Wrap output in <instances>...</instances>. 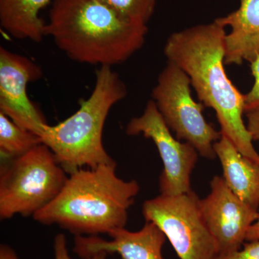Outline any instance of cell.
I'll list each match as a JSON object with an SVG mask.
<instances>
[{
    "instance_id": "1",
    "label": "cell",
    "mask_w": 259,
    "mask_h": 259,
    "mask_svg": "<svg viewBox=\"0 0 259 259\" xmlns=\"http://www.w3.org/2000/svg\"><path fill=\"white\" fill-rule=\"evenodd\" d=\"M225 28L214 20L172 33L165 44L164 54L188 75L204 106L215 112L221 134L243 156L259 164V154L243 119L244 95L225 70Z\"/></svg>"
},
{
    "instance_id": "2",
    "label": "cell",
    "mask_w": 259,
    "mask_h": 259,
    "mask_svg": "<svg viewBox=\"0 0 259 259\" xmlns=\"http://www.w3.org/2000/svg\"><path fill=\"white\" fill-rule=\"evenodd\" d=\"M147 25L117 13L102 0H54L46 36L76 62L122 64L144 46Z\"/></svg>"
},
{
    "instance_id": "3",
    "label": "cell",
    "mask_w": 259,
    "mask_h": 259,
    "mask_svg": "<svg viewBox=\"0 0 259 259\" xmlns=\"http://www.w3.org/2000/svg\"><path fill=\"white\" fill-rule=\"evenodd\" d=\"M140 191L136 180L117 177L116 163L81 168L69 175L59 195L35 213V221L57 225L76 236H97L125 228Z\"/></svg>"
},
{
    "instance_id": "4",
    "label": "cell",
    "mask_w": 259,
    "mask_h": 259,
    "mask_svg": "<svg viewBox=\"0 0 259 259\" xmlns=\"http://www.w3.org/2000/svg\"><path fill=\"white\" fill-rule=\"evenodd\" d=\"M127 88L111 66L96 71L95 88L77 111L56 125H48L40 136L68 175L81 168H95L115 162L102 142L109 112L127 95Z\"/></svg>"
},
{
    "instance_id": "5",
    "label": "cell",
    "mask_w": 259,
    "mask_h": 259,
    "mask_svg": "<svg viewBox=\"0 0 259 259\" xmlns=\"http://www.w3.org/2000/svg\"><path fill=\"white\" fill-rule=\"evenodd\" d=\"M67 175L44 144L8 160L0 171V218L33 216L59 195Z\"/></svg>"
},
{
    "instance_id": "6",
    "label": "cell",
    "mask_w": 259,
    "mask_h": 259,
    "mask_svg": "<svg viewBox=\"0 0 259 259\" xmlns=\"http://www.w3.org/2000/svg\"><path fill=\"white\" fill-rule=\"evenodd\" d=\"M191 86L185 71L168 61L153 88V100L177 139L192 145L202 157L214 159L213 145L222 134L206 121L202 114L204 105L194 101Z\"/></svg>"
},
{
    "instance_id": "7",
    "label": "cell",
    "mask_w": 259,
    "mask_h": 259,
    "mask_svg": "<svg viewBox=\"0 0 259 259\" xmlns=\"http://www.w3.org/2000/svg\"><path fill=\"white\" fill-rule=\"evenodd\" d=\"M193 191L178 195L160 194L143 204L146 222L164 233L180 259H214L217 243L204 221Z\"/></svg>"
},
{
    "instance_id": "8",
    "label": "cell",
    "mask_w": 259,
    "mask_h": 259,
    "mask_svg": "<svg viewBox=\"0 0 259 259\" xmlns=\"http://www.w3.org/2000/svg\"><path fill=\"white\" fill-rule=\"evenodd\" d=\"M125 131L129 136L142 134L156 145L163 163L159 177L161 194L178 195L192 191L191 175L199 153L192 145L173 137L153 100L147 102L142 115L130 120Z\"/></svg>"
},
{
    "instance_id": "9",
    "label": "cell",
    "mask_w": 259,
    "mask_h": 259,
    "mask_svg": "<svg viewBox=\"0 0 259 259\" xmlns=\"http://www.w3.org/2000/svg\"><path fill=\"white\" fill-rule=\"evenodd\" d=\"M42 76V69L36 63L0 48V112L39 137L49 124L29 98L27 88Z\"/></svg>"
},
{
    "instance_id": "10",
    "label": "cell",
    "mask_w": 259,
    "mask_h": 259,
    "mask_svg": "<svg viewBox=\"0 0 259 259\" xmlns=\"http://www.w3.org/2000/svg\"><path fill=\"white\" fill-rule=\"evenodd\" d=\"M207 228L217 243L219 254L241 249L250 227L258 218L250 207L227 185L222 177H213L208 195L199 201Z\"/></svg>"
},
{
    "instance_id": "11",
    "label": "cell",
    "mask_w": 259,
    "mask_h": 259,
    "mask_svg": "<svg viewBox=\"0 0 259 259\" xmlns=\"http://www.w3.org/2000/svg\"><path fill=\"white\" fill-rule=\"evenodd\" d=\"M108 235L112 238L110 241L97 236H76L74 251L83 259L100 252L107 254L117 253L122 259H163L162 248L167 238L153 223L146 222L139 231L122 228Z\"/></svg>"
},
{
    "instance_id": "12",
    "label": "cell",
    "mask_w": 259,
    "mask_h": 259,
    "mask_svg": "<svg viewBox=\"0 0 259 259\" xmlns=\"http://www.w3.org/2000/svg\"><path fill=\"white\" fill-rule=\"evenodd\" d=\"M215 21L231 28L225 38V64L251 63L259 56V0H241L238 9Z\"/></svg>"
},
{
    "instance_id": "13",
    "label": "cell",
    "mask_w": 259,
    "mask_h": 259,
    "mask_svg": "<svg viewBox=\"0 0 259 259\" xmlns=\"http://www.w3.org/2000/svg\"><path fill=\"white\" fill-rule=\"evenodd\" d=\"M213 148L222 166L227 185L245 203L258 210V163L243 156L225 135L222 134Z\"/></svg>"
},
{
    "instance_id": "14",
    "label": "cell",
    "mask_w": 259,
    "mask_h": 259,
    "mask_svg": "<svg viewBox=\"0 0 259 259\" xmlns=\"http://www.w3.org/2000/svg\"><path fill=\"white\" fill-rule=\"evenodd\" d=\"M54 0H0V25L12 37L38 42L46 36L40 11Z\"/></svg>"
},
{
    "instance_id": "15",
    "label": "cell",
    "mask_w": 259,
    "mask_h": 259,
    "mask_svg": "<svg viewBox=\"0 0 259 259\" xmlns=\"http://www.w3.org/2000/svg\"><path fill=\"white\" fill-rule=\"evenodd\" d=\"M42 144L36 134L22 128L9 117L0 112V152L7 160L23 156Z\"/></svg>"
},
{
    "instance_id": "16",
    "label": "cell",
    "mask_w": 259,
    "mask_h": 259,
    "mask_svg": "<svg viewBox=\"0 0 259 259\" xmlns=\"http://www.w3.org/2000/svg\"><path fill=\"white\" fill-rule=\"evenodd\" d=\"M124 18L147 25L156 9V0H102Z\"/></svg>"
},
{
    "instance_id": "17",
    "label": "cell",
    "mask_w": 259,
    "mask_h": 259,
    "mask_svg": "<svg viewBox=\"0 0 259 259\" xmlns=\"http://www.w3.org/2000/svg\"><path fill=\"white\" fill-rule=\"evenodd\" d=\"M250 64L254 83L249 93L244 95L245 113L259 109V56Z\"/></svg>"
},
{
    "instance_id": "18",
    "label": "cell",
    "mask_w": 259,
    "mask_h": 259,
    "mask_svg": "<svg viewBox=\"0 0 259 259\" xmlns=\"http://www.w3.org/2000/svg\"><path fill=\"white\" fill-rule=\"evenodd\" d=\"M214 259H259V240L245 243L241 249L218 254Z\"/></svg>"
},
{
    "instance_id": "19",
    "label": "cell",
    "mask_w": 259,
    "mask_h": 259,
    "mask_svg": "<svg viewBox=\"0 0 259 259\" xmlns=\"http://www.w3.org/2000/svg\"><path fill=\"white\" fill-rule=\"evenodd\" d=\"M54 259H71L67 248L66 236L63 233L56 235L54 242ZM107 253L100 252L89 259H107Z\"/></svg>"
},
{
    "instance_id": "20",
    "label": "cell",
    "mask_w": 259,
    "mask_h": 259,
    "mask_svg": "<svg viewBox=\"0 0 259 259\" xmlns=\"http://www.w3.org/2000/svg\"><path fill=\"white\" fill-rule=\"evenodd\" d=\"M247 129L253 141L259 140V109L246 112Z\"/></svg>"
},
{
    "instance_id": "21",
    "label": "cell",
    "mask_w": 259,
    "mask_h": 259,
    "mask_svg": "<svg viewBox=\"0 0 259 259\" xmlns=\"http://www.w3.org/2000/svg\"><path fill=\"white\" fill-rule=\"evenodd\" d=\"M257 240H259V212L256 221L250 227L246 236V241H253Z\"/></svg>"
},
{
    "instance_id": "22",
    "label": "cell",
    "mask_w": 259,
    "mask_h": 259,
    "mask_svg": "<svg viewBox=\"0 0 259 259\" xmlns=\"http://www.w3.org/2000/svg\"><path fill=\"white\" fill-rule=\"evenodd\" d=\"M0 259H20L14 250L9 245L2 244L0 246Z\"/></svg>"
}]
</instances>
